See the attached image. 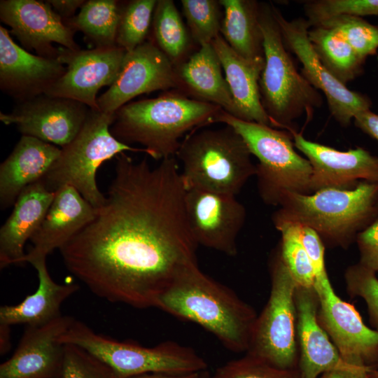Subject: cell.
I'll use <instances>...</instances> for the list:
<instances>
[{
	"label": "cell",
	"instance_id": "cell-1",
	"mask_svg": "<svg viewBox=\"0 0 378 378\" xmlns=\"http://www.w3.org/2000/svg\"><path fill=\"white\" fill-rule=\"evenodd\" d=\"M115 175L93 220L59 249L67 269L92 293L136 308L155 307L197 264L175 156L155 167L116 156Z\"/></svg>",
	"mask_w": 378,
	"mask_h": 378
},
{
	"label": "cell",
	"instance_id": "cell-2",
	"mask_svg": "<svg viewBox=\"0 0 378 378\" xmlns=\"http://www.w3.org/2000/svg\"><path fill=\"white\" fill-rule=\"evenodd\" d=\"M155 307L198 324L235 353L248 351L258 316L249 304L204 274L197 264L176 278Z\"/></svg>",
	"mask_w": 378,
	"mask_h": 378
},
{
	"label": "cell",
	"instance_id": "cell-3",
	"mask_svg": "<svg viewBox=\"0 0 378 378\" xmlns=\"http://www.w3.org/2000/svg\"><path fill=\"white\" fill-rule=\"evenodd\" d=\"M223 109L189 98L179 90L165 91L153 99L132 102L115 113L111 132L119 141L136 143L156 160L175 156L188 134L216 123Z\"/></svg>",
	"mask_w": 378,
	"mask_h": 378
},
{
	"label": "cell",
	"instance_id": "cell-4",
	"mask_svg": "<svg viewBox=\"0 0 378 378\" xmlns=\"http://www.w3.org/2000/svg\"><path fill=\"white\" fill-rule=\"evenodd\" d=\"M272 215L274 226L312 229L325 247L348 248L378 218V183L360 181L350 190L326 188L311 194L287 192Z\"/></svg>",
	"mask_w": 378,
	"mask_h": 378
},
{
	"label": "cell",
	"instance_id": "cell-5",
	"mask_svg": "<svg viewBox=\"0 0 378 378\" xmlns=\"http://www.w3.org/2000/svg\"><path fill=\"white\" fill-rule=\"evenodd\" d=\"M241 135L231 126L198 129L188 134L175 155L186 190L236 196L256 164Z\"/></svg>",
	"mask_w": 378,
	"mask_h": 378
},
{
	"label": "cell",
	"instance_id": "cell-6",
	"mask_svg": "<svg viewBox=\"0 0 378 378\" xmlns=\"http://www.w3.org/2000/svg\"><path fill=\"white\" fill-rule=\"evenodd\" d=\"M265 66L259 80L262 104L272 127L296 131L294 121L304 113L307 122L322 104L318 91L299 72L286 48L271 3L260 2Z\"/></svg>",
	"mask_w": 378,
	"mask_h": 378
},
{
	"label": "cell",
	"instance_id": "cell-7",
	"mask_svg": "<svg viewBox=\"0 0 378 378\" xmlns=\"http://www.w3.org/2000/svg\"><path fill=\"white\" fill-rule=\"evenodd\" d=\"M233 127L244 139L258 163L255 176L263 202L279 206L287 192L311 194V164L295 150L292 134L255 122L245 121L222 110L216 118Z\"/></svg>",
	"mask_w": 378,
	"mask_h": 378
},
{
	"label": "cell",
	"instance_id": "cell-8",
	"mask_svg": "<svg viewBox=\"0 0 378 378\" xmlns=\"http://www.w3.org/2000/svg\"><path fill=\"white\" fill-rule=\"evenodd\" d=\"M59 342L84 349L108 365L117 378L147 373L192 374L207 369L204 359L190 347L172 341L152 347L132 341H118L96 333L75 319Z\"/></svg>",
	"mask_w": 378,
	"mask_h": 378
},
{
	"label": "cell",
	"instance_id": "cell-9",
	"mask_svg": "<svg viewBox=\"0 0 378 378\" xmlns=\"http://www.w3.org/2000/svg\"><path fill=\"white\" fill-rule=\"evenodd\" d=\"M114 114L91 110L75 138L61 148V152L45 176L41 180L52 192L69 186L74 188L95 209L100 208L106 197L99 190L96 173L105 161L126 152H141L117 139L111 132Z\"/></svg>",
	"mask_w": 378,
	"mask_h": 378
},
{
	"label": "cell",
	"instance_id": "cell-10",
	"mask_svg": "<svg viewBox=\"0 0 378 378\" xmlns=\"http://www.w3.org/2000/svg\"><path fill=\"white\" fill-rule=\"evenodd\" d=\"M269 299L256 318L246 354L276 368L296 370L298 366L297 284L278 251L270 263Z\"/></svg>",
	"mask_w": 378,
	"mask_h": 378
},
{
	"label": "cell",
	"instance_id": "cell-11",
	"mask_svg": "<svg viewBox=\"0 0 378 378\" xmlns=\"http://www.w3.org/2000/svg\"><path fill=\"white\" fill-rule=\"evenodd\" d=\"M271 6L286 48L302 64L300 73L303 77L325 94L334 119L347 127L356 114L370 110L372 102L367 95L349 90L321 62L308 37L310 25L307 19L288 20L272 3Z\"/></svg>",
	"mask_w": 378,
	"mask_h": 378
},
{
	"label": "cell",
	"instance_id": "cell-12",
	"mask_svg": "<svg viewBox=\"0 0 378 378\" xmlns=\"http://www.w3.org/2000/svg\"><path fill=\"white\" fill-rule=\"evenodd\" d=\"M178 89L175 65L153 42L126 52L118 76L97 98L99 111L114 114L133 98L154 91Z\"/></svg>",
	"mask_w": 378,
	"mask_h": 378
},
{
	"label": "cell",
	"instance_id": "cell-13",
	"mask_svg": "<svg viewBox=\"0 0 378 378\" xmlns=\"http://www.w3.org/2000/svg\"><path fill=\"white\" fill-rule=\"evenodd\" d=\"M58 59L66 71L45 94L66 98L99 111L97 94L111 86L120 71L126 51L115 46L90 50L59 48Z\"/></svg>",
	"mask_w": 378,
	"mask_h": 378
},
{
	"label": "cell",
	"instance_id": "cell-14",
	"mask_svg": "<svg viewBox=\"0 0 378 378\" xmlns=\"http://www.w3.org/2000/svg\"><path fill=\"white\" fill-rule=\"evenodd\" d=\"M185 207L191 234L197 245L228 256L237 253V239L246 211L236 196L186 190Z\"/></svg>",
	"mask_w": 378,
	"mask_h": 378
},
{
	"label": "cell",
	"instance_id": "cell-15",
	"mask_svg": "<svg viewBox=\"0 0 378 378\" xmlns=\"http://www.w3.org/2000/svg\"><path fill=\"white\" fill-rule=\"evenodd\" d=\"M314 288L319 298L318 321L342 360L378 368V331L364 323L355 307L335 293L330 281Z\"/></svg>",
	"mask_w": 378,
	"mask_h": 378
},
{
	"label": "cell",
	"instance_id": "cell-16",
	"mask_svg": "<svg viewBox=\"0 0 378 378\" xmlns=\"http://www.w3.org/2000/svg\"><path fill=\"white\" fill-rule=\"evenodd\" d=\"M90 111L78 102L44 94L18 103L10 113L1 112L0 120L15 125L22 135L62 148L78 134Z\"/></svg>",
	"mask_w": 378,
	"mask_h": 378
},
{
	"label": "cell",
	"instance_id": "cell-17",
	"mask_svg": "<svg viewBox=\"0 0 378 378\" xmlns=\"http://www.w3.org/2000/svg\"><path fill=\"white\" fill-rule=\"evenodd\" d=\"M0 19L24 49L39 56L57 58L59 48L53 43L71 50L80 49L74 38L75 31L47 1L1 0Z\"/></svg>",
	"mask_w": 378,
	"mask_h": 378
},
{
	"label": "cell",
	"instance_id": "cell-18",
	"mask_svg": "<svg viewBox=\"0 0 378 378\" xmlns=\"http://www.w3.org/2000/svg\"><path fill=\"white\" fill-rule=\"evenodd\" d=\"M295 147L311 164V192L326 188L350 190L360 181L378 183V157L363 147L346 151L309 141L302 132H290Z\"/></svg>",
	"mask_w": 378,
	"mask_h": 378
},
{
	"label": "cell",
	"instance_id": "cell-19",
	"mask_svg": "<svg viewBox=\"0 0 378 378\" xmlns=\"http://www.w3.org/2000/svg\"><path fill=\"white\" fill-rule=\"evenodd\" d=\"M74 318L61 315L40 326H26L13 356L0 365V378H59L65 345L60 337Z\"/></svg>",
	"mask_w": 378,
	"mask_h": 378
},
{
	"label": "cell",
	"instance_id": "cell-20",
	"mask_svg": "<svg viewBox=\"0 0 378 378\" xmlns=\"http://www.w3.org/2000/svg\"><path fill=\"white\" fill-rule=\"evenodd\" d=\"M65 71L58 58L30 53L0 26V88L18 104L46 94Z\"/></svg>",
	"mask_w": 378,
	"mask_h": 378
},
{
	"label": "cell",
	"instance_id": "cell-21",
	"mask_svg": "<svg viewBox=\"0 0 378 378\" xmlns=\"http://www.w3.org/2000/svg\"><path fill=\"white\" fill-rule=\"evenodd\" d=\"M54 200L41 225L30 239L32 246L24 262L46 258L62 248L94 218L97 209L74 188L65 186L55 192Z\"/></svg>",
	"mask_w": 378,
	"mask_h": 378
},
{
	"label": "cell",
	"instance_id": "cell-22",
	"mask_svg": "<svg viewBox=\"0 0 378 378\" xmlns=\"http://www.w3.org/2000/svg\"><path fill=\"white\" fill-rule=\"evenodd\" d=\"M295 300L300 378H318L343 360L318 321L319 298L314 287L297 286Z\"/></svg>",
	"mask_w": 378,
	"mask_h": 378
},
{
	"label": "cell",
	"instance_id": "cell-23",
	"mask_svg": "<svg viewBox=\"0 0 378 378\" xmlns=\"http://www.w3.org/2000/svg\"><path fill=\"white\" fill-rule=\"evenodd\" d=\"M55 192L39 181L24 188L0 229V267L24 263V245L41 225Z\"/></svg>",
	"mask_w": 378,
	"mask_h": 378
},
{
	"label": "cell",
	"instance_id": "cell-24",
	"mask_svg": "<svg viewBox=\"0 0 378 378\" xmlns=\"http://www.w3.org/2000/svg\"><path fill=\"white\" fill-rule=\"evenodd\" d=\"M61 148L31 136L22 135L0 165V205L14 204L21 192L41 181L59 157Z\"/></svg>",
	"mask_w": 378,
	"mask_h": 378
},
{
	"label": "cell",
	"instance_id": "cell-25",
	"mask_svg": "<svg viewBox=\"0 0 378 378\" xmlns=\"http://www.w3.org/2000/svg\"><path fill=\"white\" fill-rule=\"evenodd\" d=\"M220 61L238 117L245 121L272 126L260 98L259 80L265 58L246 59L238 55L220 36L211 43Z\"/></svg>",
	"mask_w": 378,
	"mask_h": 378
},
{
	"label": "cell",
	"instance_id": "cell-26",
	"mask_svg": "<svg viewBox=\"0 0 378 378\" xmlns=\"http://www.w3.org/2000/svg\"><path fill=\"white\" fill-rule=\"evenodd\" d=\"M175 69L178 90L192 99L216 104L238 117L220 61L211 43L200 46L198 51L175 66Z\"/></svg>",
	"mask_w": 378,
	"mask_h": 378
},
{
	"label": "cell",
	"instance_id": "cell-27",
	"mask_svg": "<svg viewBox=\"0 0 378 378\" xmlns=\"http://www.w3.org/2000/svg\"><path fill=\"white\" fill-rule=\"evenodd\" d=\"M29 263L37 272L38 288L19 304L1 306V325L35 326L48 323L62 315V303L79 289L75 284H60L54 281L48 270L46 258L34 259Z\"/></svg>",
	"mask_w": 378,
	"mask_h": 378
},
{
	"label": "cell",
	"instance_id": "cell-28",
	"mask_svg": "<svg viewBox=\"0 0 378 378\" xmlns=\"http://www.w3.org/2000/svg\"><path fill=\"white\" fill-rule=\"evenodd\" d=\"M224 10L220 36L240 56L264 59L263 35L260 26V3L254 0H219Z\"/></svg>",
	"mask_w": 378,
	"mask_h": 378
},
{
	"label": "cell",
	"instance_id": "cell-29",
	"mask_svg": "<svg viewBox=\"0 0 378 378\" xmlns=\"http://www.w3.org/2000/svg\"><path fill=\"white\" fill-rule=\"evenodd\" d=\"M308 37L321 62L342 84L363 74L365 60L339 34L317 26L309 29Z\"/></svg>",
	"mask_w": 378,
	"mask_h": 378
},
{
	"label": "cell",
	"instance_id": "cell-30",
	"mask_svg": "<svg viewBox=\"0 0 378 378\" xmlns=\"http://www.w3.org/2000/svg\"><path fill=\"white\" fill-rule=\"evenodd\" d=\"M122 5L116 0H88L75 17L64 22L74 31L82 32L94 48L113 47Z\"/></svg>",
	"mask_w": 378,
	"mask_h": 378
},
{
	"label": "cell",
	"instance_id": "cell-31",
	"mask_svg": "<svg viewBox=\"0 0 378 378\" xmlns=\"http://www.w3.org/2000/svg\"><path fill=\"white\" fill-rule=\"evenodd\" d=\"M153 41L176 66L190 46V34L172 0H158L153 21Z\"/></svg>",
	"mask_w": 378,
	"mask_h": 378
},
{
	"label": "cell",
	"instance_id": "cell-32",
	"mask_svg": "<svg viewBox=\"0 0 378 378\" xmlns=\"http://www.w3.org/2000/svg\"><path fill=\"white\" fill-rule=\"evenodd\" d=\"M156 4V0H132L122 5L117 46L130 52L146 41Z\"/></svg>",
	"mask_w": 378,
	"mask_h": 378
},
{
	"label": "cell",
	"instance_id": "cell-33",
	"mask_svg": "<svg viewBox=\"0 0 378 378\" xmlns=\"http://www.w3.org/2000/svg\"><path fill=\"white\" fill-rule=\"evenodd\" d=\"M274 227L281 235L277 251L297 286L305 288L314 287V272L301 242L299 225L284 223Z\"/></svg>",
	"mask_w": 378,
	"mask_h": 378
},
{
	"label": "cell",
	"instance_id": "cell-34",
	"mask_svg": "<svg viewBox=\"0 0 378 378\" xmlns=\"http://www.w3.org/2000/svg\"><path fill=\"white\" fill-rule=\"evenodd\" d=\"M191 38L200 46L211 43L220 34L221 5L216 0H181Z\"/></svg>",
	"mask_w": 378,
	"mask_h": 378
},
{
	"label": "cell",
	"instance_id": "cell-35",
	"mask_svg": "<svg viewBox=\"0 0 378 378\" xmlns=\"http://www.w3.org/2000/svg\"><path fill=\"white\" fill-rule=\"evenodd\" d=\"M317 26L339 34L364 60L377 52L378 26L367 22L361 17L339 16L325 20Z\"/></svg>",
	"mask_w": 378,
	"mask_h": 378
},
{
	"label": "cell",
	"instance_id": "cell-36",
	"mask_svg": "<svg viewBox=\"0 0 378 378\" xmlns=\"http://www.w3.org/2000/svg\"><path fill=\"white\" fill-rule=\"evenodd\" d=\"M304 10L310 27H316L325 20L342 15H377L378 0L307 1Z\"/></svg>",
	"mask_w": 378,
	"mask_h": 378
},
{
	"label": "cell",
	"instance_id": "cell-37",
	"mask_svg": "<svg viewBox=\"0 0 378 378\" xmlns=\"http://www.w3.org/2000/svg\"><path fill=\"white\" fill-rule=\"evenodd\" d=\"M376 274L358 262L346 268L344 279L350 297H359L365 300L370 323L373 329L378 331V278Z\"/></svg>",
	"mask_w": 378,
	"mask_h": 378
},
{
	"label": "cell",
	"instance_id": "cell-38",
	"mask_svg": "<svg viewBox=\"0 0 378 378\" xmlns=\"http://www.w3.org/2000/svg\"><path fill=\"white\" fill-rule=\"evenodd\" d=\"M208 378H300V373L298 369H280L246 354L217 368Z\"/></svg>",
	"mask_w": 378,
	"mask_h": 378
},
{
	"label": "cell",
	"instance_id": "cell-39",
	"mask_svg": "<svg viewBox=\"0 0 378 378\" xmlns=\"http://www.w3.org/2000/svg\"><path fill=\"white\" fill-rule=\"evenodd\" d=\"M64 345L59 378H117L108 365L84 349L73 344Z\"/></svg>",
	"mask_w": 378,
	"mask_h": 378
},
{
	"label": "cell",
	"instance_id": "cell-40",
	"mask_svg": "<svg viewBox=\"0 0 378 378\" xmlns=\"http://www.w3.org/2000/svg\"><path fill=\"white\" fill-rule=\"evenodd\" d=\"M299 235L314 269V287L330 281L325 264L326 247L321 238L312 229L302 225H299Z\"/></svg>",
	"mask_w": 378,
	"mask_h": 378
},
{
	"label": "cell",
	"instance_id": "cell-41",
	"mask_svg": "<svg viewBox=\"0 0 378 378\" xmlns=\"http://www.w3.org/2000/svg\"><path fill=\"white\" fill-rule=\"evenodd\" d=\"M356 242L360 253L358 262L378 272V218L358 234Z\"/></svg>",
	"mask_w": 378,
	"mask_h": 378
},
{
	"label": "cell",
	"instance_id": "cell-42",
	"mask_svg": "<svg viewBox=\"0 0 378 378\" xmlns=\"http://www.w3.org/2000/svg\"><path fill=\"white\" fill-rule=\"evenodd\" d=\"M370 370L364 365L343 360L340 365L323 373L318 378H368Z\"/></svg>",
	"mask_w": 378,
	"mask_h": 378
},
{
	"label": "cell",
	"instance_id": "cell-43",
	"mask_svg": "<svg viewBox=\"0 0 378 378\" xmlns=\"http://www.w3.org/2000/svg\"><path fill=\"white\" fill-rule=\"evenodd\" d=\"M355 125L378 142V114L370 110L356 114L354 118Z\"/></svg>",
	"mask_w": 378,
	"mask_h": 378
},
{
	"label": "cell",
	"instance_id": "cell-44",
	"mask_svg": "<svg viewBox=\"0 0 378 378\" xmlns=\"http://www.w3.org/2000/svg\"><path fill=\"white\" fill-rule=\"evenodd\" d=\"M55 13L65 21L76 15V11L82 7L85 0H48L47 1Z\"/></svg>",
	"mask_w": 378,
	"mask_h": 378
},
{
	"label": "cell",
	"instance_id": "cell-45",
	"mask_svg": "<svg viewBox=\"0 0 378 378\" xmlns=\"http://www.w3.org/2000/svg\"><path fill=\"white\" fill-rule=\"evenodd\" d=\"M202 372L186 374H172L163 373H147L139 374L128 378H199Z\"/></svg>",
	"mask_w": 378,
	"mask_h": 378
},
{
	"label": "cell",
	"instance_id": "cell-46",
	"mask_svg": "<svg viewBox=\"0 0 378 378\" xmlns=\"http://www.w3.org/2000/svg\"><path fill=\"white\" fill-rule=\"evenodd\" d=\"M10 326L0 324L1 354H5L10 347Z\"/></svg>",
	"mask_w": 378,
	"mask_h": 378
},
{
	"label": "cell",
	"instance_id": "cell-47",
	"mask_svg": "<svg viewBox=\"0 0 378 378\" xmlns=\"http://www.w3.org/2000/svg\"><path fill=\"white\" fill-rule=\"evenodd\" d=\"M368 378H378V368L370 370Z\"/></svg>",
	"mask_w": 378,
	"mask_h": 378
},
{
	"label": "cell",
	"instance_id": "cell-48",
	"mask_svg": "<svg viewBox=\"0 0 378 378\" xmlns=\"http://www.w3.org/2000/svg\"><path fill=\"white\" fill-rule=\"evenodd\" d=\"M209 373L206 371H204L201 373L200 376L199 378H208L209 377Z\"/></svg>",
	"mask_w": 378,
	"mask_h": 378
},
{
	"label": "cell",
	"instance_id": "cell-49",
	"mask_svg": "<svg viewBox=\"0 0 378 378\" xmlns=\"http://www.w3.org/2000/svg\"><path fill=\"white\" fill-rule=\"evenodd\" d=\"M377 60H378V57H377Z\"/></svg>",
	"mask_w": 378,
	"mask_h": 378
}]
</instances>
